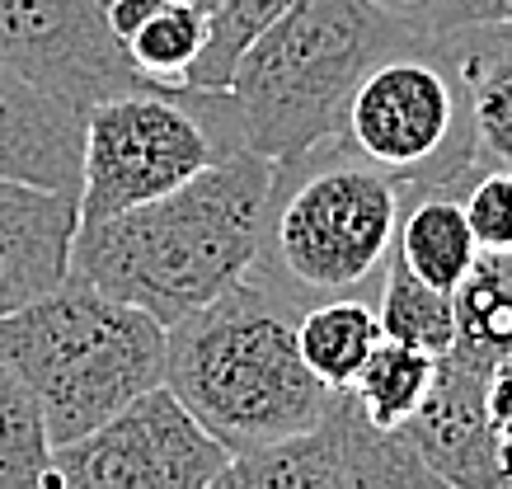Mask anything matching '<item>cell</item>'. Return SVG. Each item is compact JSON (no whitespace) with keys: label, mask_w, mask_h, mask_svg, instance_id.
Instances as JSON below:
<instances>
[{"label":"cell","mask_w":512,"mask_h":489,"mask_svg":"<svg viewBox=\"0 0 512 489\" xmlns=\"http://www.w3.org/2000/svg\"><path fill=\"white\" fill-rule=\"evenodd\" d=\"M0 489H52V438L43 410L0 358Z\"/></svg>","instance_id":"ffe728a7"},{"label":"cell","mask_w":512,"mask_h":489,"mask_svg":"<svg viewBox=\"0 0 512 489\" xmlns=\"http://www.w3.org/2000/svg\"><path fill=\"white\" fill-rule=\"evenodd\" d=\"M292 301L240 278L165 330V372L184 410L235 457L264 452L320 419L329 386L296 344Z\"/></svg>","instance_id":"3957f363"},{"label":"cell","mask_w":512,"mask_h":489,"mask_svg":"<svg viewBox=\"0 0 512 489\" xmlns=\"http://www.w3.org/2000/svg\"><path fill=\"white\" fill-rule=\"evenodd\" d=\"M292 0H221V10L212 15V29H207V48L188 71V90H221L231 80L240 52L259 38V33L273 24V19L287 10Z\"/></svg>","instance_id":"7402d4cb"},{"label":"cell","mask_w":512,"mask_h":489,"mask_svg":"<svg viewBox=\"0 0 512 489\" xmlns=\"http://www.w3.org/2000/svg\"><path fill=\"white\" fill-rule=\"evenodd\" d=\"M456 306V344L470 363L494 367L512 353V250H480L470 273L451 292Z\"/></svg>","instance_id":"e0dca14e"},{"label":"cell","mask_w":512,"mask_h":489,"mask_svg":"<svg viewBox=\"0 0 512 489\" xmlns=\"http://www.w3.org/2000/svg\"><path fill=\"white\" fill-rule=\"evenodd\" d=\"M484 377H489V367L470 363L461 353H442L423 405L404 424V438L419 447V457L428 461V471L442 485H503L498 438L489 428V410H484Z\"/></svg>","instance_id":"8fae6325"},{"label":"cell","mask_w":512,"mask_h":489,"mask_svg":"<svg viewBox=\"0 0 512 489\" xmlns=\"http://www.w3.org/2000/svg\"><path fill=\"white\" fill-rule=\"evenodd\" d=\"M433 33L466 80L475 156L512 170V24H456Z\"/></svg>","instance_id":"5bb4252c"},{"label":"cell","mask_w":512,"mask_h":489,"mask_svg":"<svg viewBox=\"0 0 512 489\" xmlns=\"http://www.w3.org/2000/svg\"><path fill=\"white\" fill-rule=\"evenodd\" d=\"M376 325L386 339H400V344H414L423 353H451L456 344V306H451V292L423 283L419 273L400 259V250L390 245L386 273H381V287H376Z\"/></svg>","instance_id":"ac0fdd59"},{"label":"cell","mask_w":512,"mask_h":489,"mask_svg":"<svg viewBox=\"0 0 512 489\" xmlns=\"http://www.w3.org/2000/svg\"><path fill=\"white\" fill-rule=\"evenodd\" d=\"M437 358L423 353L414 344H400V339H376L372 358L362 363V372L353 377L348 391L357 395V405L367 410V419L381 428H404L409 414L423 405V395L433 386Z\"/></svg>","instance_id":"d6986e66"},{"label":"cell","mask_w":512,"mask_h":489,"mask_svg":"<svg viewBox=\"0 0 512 489\" xmlns=\"http://www.w3.org/2000/svg\"><path fill=\"white\" fill-rule=\"evenodd\" d=\"M0 66L71 109L160 90L113 38L104 0H0Z\"/></svg>","instance_id":"30bf717a"},{"label":"cell","mask_w":512,"mask_h":489,"mask_svg":"<svg viewBox=\"0 0 512 489\" xmlns=\"http://www.w3.org/2000/svg\"><path fill=\"white\" fill-rule=\"evenodd\" d=\"M207 29H212L207 15L165 0L156 15L127 38L123 48L146 80H156V85H184L193 62H198L202 48H207Z\"/></svg>","instance_id":"44dd1931"},{"label":"cell","mask_w":512,"mask_h":489,"mask_svg":"<svg viewBox=\"0 0 512 489\" xmlns=\"http://www.w3.org/2000/svg\"><path fill=\"white\" fill-rule=\"evenodd\" d=\"M456 24H512V0H442L433 29Z\"/></svg>","instance_id":"d4e9b609"},{"label":"cell","mask_w":512,"mask_h":489,"mask_svg":"<svg viewBox=\"0 0 512 489\" xmlns=\"http://www.w3.org/2000/svg\"><path fill=\"white\" fill-rule=\"evenodd\" d=\"M221 156L212 127L179 85L132 90L85 109L80 221L165 198Z\"/></svg>","instance_id":"52a82bcc"},{"label":"cell","mask_w":512,"mask_h":489,"mask_svg":"<svg viewBox=\"0 0 512 489\" xmlns=\"http://www.w3.org/2000/svg\"><path fill=\"white\" fill-rule=\"evenodd\" d=\"M85 113L0 66V174L80 198Z\"/></svg>","instance_id":"4fadbf2b"},{"label":"cell","mask_w":512,"mask_h":489,"mask_svg":"<svg viewBox=\"0 0 512 489\" xmlns=\"http://www.w3.org/2000/svg\"><path fill=\"white\" fill-rule=\"evenodd\" d=\"M174 5H188V10H198V15H207V19L221 10V0H174Z\"/></svg>","instance_id":"4316f807"},{"label":"cell","mask_w":512,"mask_h":489,"mask_svg":"<svg viewBox=\"0 0 512 489\" xmlns=\"http://www.w3.org/2000/svg\"><path fill=\"white\" fill-rule=\"evenodd\" d=\"M419 33L376 0H292L240 52L221 90H179L221 151L245 146L282 165L339 137L362 71Z\"/></svg>","instance_id":"7a4b0ae2"},{"label":"cell","mask_w":512,"mask_h":489,"mask_svg":"<svg viewBox=\"0 0 512 489\" xmlns=\"http://www.w3.org/2000/svg\"><path fill=\"white\" fill-rule=\"evenodd\" d=\"M273 160L221 151L165 198L80 221L71 273L118 301H132L170 330L254 269Z\"/></svg>","instance_id":"6da1fadb"},{"label":"cell","mask_w":512,"mask_h":489,"mask_svg":"<svg viewBox=\"0 0 512 489\" xmlns=\"http://www.w3.org/2000/svg\"><path fill=\"white\" fill-rule=\"evenodd\" d=\"M381 325H376V301L367 297H329L301 306L296 316V344L301 358L329 391L353 386L362 363L372 358Z\"/></svg>","instance_id":"2e32d148"},{"label":"cell","mask_w":512,"mask_h":489,"mask_svg":"<svg viewBox=\"0 0 512 489\" xmlns=\"http://www.w3.org/2000/svg\"><path fill=\"white\" fill-rule=\"evenodd\" d=\"M484 410H489V428L498 438V471H503V485H508L512 471V353L498 358L484 377Z\"/></svg>","instance_id":"cb8c5ba5"},{"label":"cell","mask_w":512,"mask_h":489,"mask_svg":"<svg viewBox=\"0 0 512 489\" xmlns=\"http://www.w3.org/2000/svg\"><path fill=\"white\" fill-rule=\"evenodd\" d=\"M508 485H512V471H508Z\"/></svg>","instance_id":"83f0119b"},{"label":"cell","mask_w":512,"mask_h":489,"mask_svg":"<svg viewBox=\"0 0 512 489\" xmlns=\"http://www.w3.org/2000/svg\"><path fill=\"white\" fill-rule=\"evenodd\" d=\"M221 485L240 489H428L442 485L404 428L367 419L348 386L329 391L311 428L273 442L264 452L235 457Z\"/></svg>","instance_id":"9c48e42d"},{"label":"cell","mask_w":512,"mask_h":489,"mask_svg":"<svg viewBox=\"0 0 512 489\" xmlns=\"http://www.w3.org/2000/svg\"><path fill=\"white\" fill-rule=\"evenodd\" d=\"M386 15H395V19H404V24H414V29H423V33H433V24H437V10H442V0H376Z\"/></svg>","instance_id":"484cf974"},{"label":"cell","mask_w":512,"mask_h":489,"mask_svg":"<svg viewBox=\"0 0 512 489\" xmlns=\"http://www.w3.org/2000/svg\"><path fill=\"white\" fill-rule=\"evenodd\" d=\"M404 184L329 137L306 156L273 165L264 231L249 278L296 311L329 297L376 301L386 273Z\"/></svg>","instance_id":"277c9868"},{"label":"cell","mask_w":512,"mask_h":489,"mask_svg":"<svg viewBox=\"0 0 512 489\" xmlns=\"http://www.w3.org/2000/svg\"><path fill=\"white\" fill-rule=\"evenodd\" d=\"M395 250L423 283L456 292V283L470 273L480 240L470 231L466 207L456 184H423V189H404L400 226H395Z\"/></svg>","instance_id":"9a60e30c"},{"label":"cell","mask_w":512,"mask_h":489,"mask_svg":"<svg viewBox=\"0 0 512 489\" xmlns=\"http://www.w3.org/2000/svg\"><path fill=\"white\" fill-rule=\"evenodd\" d=\"M231 452L160 381L99 428L52 447V489H202L221 485Z\"/></svg>","instance_id":"ba28073f"},{"label":"cell","mask_w":512,"mask_h":489,"mask_svg":"<svg viewBox=\"0 0 512 489\" xmlns=\"http://www.w3.org/2000/svg\"><path fill=\"white\" fill-rule=\"evenodd\" d=\"M456 193L480 250H512V170L480 160L456 179Z\"/></svg>","instance_id":"603a6c76"},{"label":"cell","mask_w":512,"mask_h":489,"mask_svg":"<svg viewBox=\"0 0 512 489\" xmlns=\"http://www.w3.org/2000/svg\"><path fill=\"white\" fill-rule=\"evenodd\" d=\"M0 358L24 377L47 438L62 447L160 386L165 325L80 273H66L52 292L0 316Z\"/></svg>","instance_id":"5b68a950"},{"label":"cell","mask_w":512,"mask_h":489,"mask_svg":"<svg viewBox=\"0 0 512 489\" xmlns=\"http://www.w3.org/2000/svg\"><path fill=\"white\" fill-rule=\"evenodd\" d=\"M80 198L0 174V316L29 306L71 273Z\"/></svg>","instance_id":"7c38bea8"},{"label":"cell","mask_w":512,"mask_h":489,"mask_svg":"<svg viewBox=\"0 0 512 489\" xmlns=\"http://www.w3.org/2000/svg\"><path fill=\"white\" fill-rule=\"evenodd\" d=\"M339 142L376 170L395 174L404 189L456 184L480 165L466 80L437 33L409 38L362 71Z\"/></svg>","instance_id":"8992f818"}]
</instances>
